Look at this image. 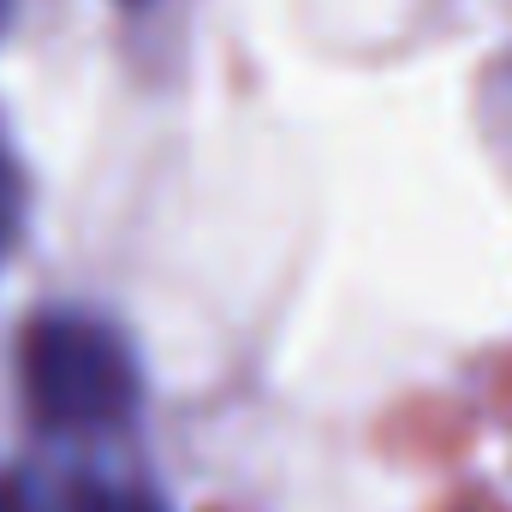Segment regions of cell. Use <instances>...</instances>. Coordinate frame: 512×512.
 I'll return each mask as SVG.
<instances>
[{
	"instance_id": "2",
	"label": "cell",
	"mask_w": 512,
	"mask_h": 512,
	"mask_svg": "<svg viewBox=\"0 0 512 512\" xmlns=\"http://www.w3.org/2000/svg\"><path fill=\"white\" fill-rule=\"evenodd\" d=\"M18 221H24V191H18V167H12V155L0 149V262H6L12 239H18Z\"/></svg>"
},
{
	"instance_id": "4",
	"label": "cell",
	"mask_w": 512,
	"mask_h": 512,
	"mask_svg": "<svg viewBox=\"0 0 512 512\" xmlns=\"http://www.w3.org/2000/svg\"><path fill=\"white\" fill-rule=\"evenodd\" d=\"M0 6H6V0H0Z\"/></svg>"
},
{
	"instance_id": "3",
	"label": "cell",
	"mask_w": 512,
	"mask_h": 512,
	"mask_svg": "<svg viewBox=\"0 0 512 512\" xmlns=\"http://www.w3.org/2000/svg\"><path fill=\"white\" fill-rule=\"evenodd\" d=\"M72 512H161V507L149 495H137V489H84Z\"/></svg>"
},
{
	"instance_id": "1",
	"label": "cell",
	"mask_w": 512,
	"mask_h": 512,
	"mask_svg": "<svg viewBox=\"0 0 512 512\" xmlns=\"http://www.w3.org/2000/svg\"><path fill=\"white\" fill-rule=\"evenodd\" d=\"M18 382H24L30 417L54 435L120 429L143 399V370L131 358L126 334L78 310H48L24 328Z\"/></svg>"
}]
</instances>
